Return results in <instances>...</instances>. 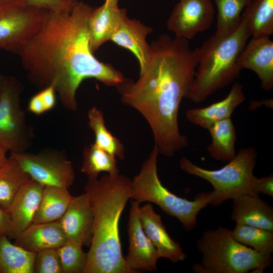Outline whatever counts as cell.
<instances>
[{
  "instance_id": "cell-1",
  "label": "cell",
  "mask_w": 273,
  "mask_h": 273,
  "mask_svg": "<svg viewBox=\"0 0 273 273\" xmlns=\"http://www.w3.org/2000/svg\"><path fill=\"white\" fill-rule=\"evenodd\" d=\"M93 8L77 2L69 12L48 11L39 29L18 53L29 81L41 89L54 85L65 109L78 108L81 82L96 79L116 86L125 77L111 64L98 60L89 45L88 20Z\"/></svg>"
},
{
  "instance_id": "cell-2",
  "label": "cell",
  "mask_w": 273,
  "mask_h": 273,
  "mask_svg": "<svg viewBox=\"0 0 273 273\" xmlns=\"http://www.w3.org/2000/svg\"><path fill=\"white\" fill-rule=\"evenodd\" d=\"M150 44L149 61L137 81L125 78L116 87L121 102L148 122L159 154L171 157L189 144L180 131L178 115L194 80L198 47L192 50L188 40L167 34Z\"/></svg>"
},
{
  "instance_id": "cell-3",
  "label": "cell",
  "mask_w": 273,
  "mask_h": 273,
  "mask_svg": "<svg viewBox=\"0 0 273 273\" xmlns=\"http://www.w3.org/2000/svg\"><path fill=\"white\" fill-rule=\"evenodd\" d=\"M131 180L119 173L88 180L84 191L89 197L94 221L93 239L84 273H136L127 265L119 234V221L130 199Z\"/></svg>"
},
{
  "instance_id": "cell-4",
  "label": "cell",
  "mask_w": 273,
  "mask_h": 273,
  "mask_svg": "<svg viewBox=\"0 0 273 273\" xmlns=\"http://www.w3.org/2000/svg\"><path fill=\"white\" fill-rule=\"evenodd\" d=\"M250 37L241 19L239 25L230 33H214L198 47L196 72L186 98L199 103L234 81L241 71L238 56Z\"/></svg>"
},
{
  "instance_id": "cell-5",
  "label": "cell",
  "mask_w": 273,
  "mask_h": 273,
  "mask_svg": "<svg viewBox=\"0 0 273 273\" xmlns=\"http://www.w3.org/2000/svg\"><path fill=\"white\" fill-rule=\"evenodd\" d=\"M202 254L200 263L192 267L197 273H245L270 266L271 256L261 254L235 240L225 227L204 231L196 243Z\"/></svg>"
},
{
  "instance_id": "cell-6",
  "label": "cell",
  "mask_w": 273,
  "mask_h": 273,
  "mask_svg": "<svg viewBox=\"0 0 273 273\" xmlns=\"http://www.w3.org/2000/svg\"><path fill=\"white\" fill-rule=\"evenodd\" d=\"M159 153L154 147L144 162L139 173L131 180L130 199L142 202L153 203L167 215L176 218L185 230L189 232L196 225L200 211L210 204L212 192H201L190 201L177 196L163 186L157 172Z\"/></svg>"
},
{
  "instance_id": "cell-7",
  "label": "cell",
  "mask_w": 273,
  "mask_h": 273,
  "mask_svg": "<svg viewBox=\"0 0 273 273\" xmlns=\"http://www.w3.org/2000/svg\"><path fill=\"white\" fill-rule=\"evenodd\" d=\"M257 156L256 149L250 147L240 149L232 160L219 169H204L185 157L181 158L179 166L186 173L203 178L212 186L210 204L217 206L241 195H258L253 187Z\"/></svg>"
},
{
  "instance_id": "cell-8",
  "label": "cell",
  "mask_w": 273,
  "mask_h": 273,
  "mask_svg": "<svg viewBox=\"0 0 273 273\" xmlns=\"http://www.w3.org/2000/svg\"><path fill=\"white\" fill-rule=\"evenodd\" d=\"M23 89L16 78L5 76L0 91V147L11 153L26 151L33 136L20 106Z\"/></svg>"
},
{
  "instance_id": "cell-9",
  "label": "cell",
  "mask_w": 273,
  "mask_h": 273,
  "mask_svg": "<svg viewBox=\"0 0 273 273\" xmlns=\"http://www.w3.org/2000/svg\"><path fill=\"white\" fill-rule=\"evenodd\" d=\"M48 11L19 3L0 5V49L18 54L40 27Z\"/></svg>"
},
{
  "instance_id": "cell-10",
  "label": "cell",
  "mask_w": 273,
  "mask_h": 273,
  "mask_svg": "<svg viewBox=\"0 0 273 273\" xmlns=\"http://www.w3.org/2000/svg\"><path fill=\"white\" fill-rule=\"evenodd\" d=\"M23 170L43 186H54L68 189L75 180L72 162L58 151H46L36 154L26 151L11 153Z\"/></svg>"
},
{
  "instance_id": "cell-11",
  "label": "cell",
  "mask_w": 273,
  "mask_h": 273,
  "mask_svg": "<svg viewBox=\"0 0 273 273\" xmlns=\"http://www.w3.org/2000/svg\"><path fill=\"white\" fill-rule=\"evenodd\" d=\"M214 14L211 0H180L167 20V27L176 37L190 39L210 27Z\"/></svg>"
},
{
  "instance_id": "cell-12",
  "label": "cell",
  "mask_w": 273,
  "mask_h": 273,
  "mask_svg": "<svg viewBox=\"0 0 273 273\" xmlns=\"http://www.w3.org/2000/svg\"><path fill=\"white\" fill-rule=\"evenodd\" d=\"M140 203L131 201L127 224L128 251L124 257L127 266L138 272V270L154 271L161 258L157 249L145 234L139 215Z\"/></svg>"
},
{
  "instance_id": "cell-13",
  "label": "cell",
  "mask_w": 273,
  "mask_h": 273,
  "mask_svg": "<svg viewBox=\"0 0 273 273\" xmlns=\"http://www.w3.org/2000/svg\"><path fill=\"white\" fill-rule=\"evenodd\" d=\"M68 241L90 247L94 214L87 194L72 196L64 214L58 219Z\"/></svg>"
},
{
  "instance_id": "cell-14",
  "label": "cell",
  "mask_w": 273,
  "mask_h": 273,
  "mask_svg": "<svg viewBox=\"0 0 273 273\" xmlns=\"http://www.w3.org/2000/svg\"><path fill=\"white\" fill-rule=\"evenodd\" d=\"M237 63L241 69L255 72L266 91L273 87V41L269 37H252L240 53Z\"/></svg>"
},
{
  "instance_id": "cell-15",
  "label": "cell",
  "mask_w": 273,
  "mask_h": 273,
  "mask_svg": "<svg viewBox=\"0 0 273 273\" xmlns=\"http://www.w3.org/2000/svg\"><path fill=\"white\" fill-rule=\"evenodd\" d=\"M139 215L145 234L160 257L168 259L173 263L187 258L180 244L169 236L161 216L155 212L150 203L140 206Z\"/></svg>"
},
{
  "instance_id": "cell-16",
  "label": "cell",
  "mask_w": 273,
  "mask_h": 273,
  "mask_svg": "<svg viewBox=\"0 0 273 273\" xmlns=\"http://www.w3.org/2000/svg\"><path fill=\"white\" fill-rule=\"evenodd\" d=\"M153 29L139 20L130 19L126 14L121 19L110 40L127 49L135 56L140 65V73L145 69L151 56L147 36Z\"/></svg>"
},
{
  "instance_id": "cell-17",
  "label": "cell",
  "mask_w": 273,
  "mask_h": 273,
  "mask_svg": "<svg viewBox=\"0 0 273 273\" xmlns=\"http://www.w3.org/2000/svg\"><path fill=\"white\" fill-rule=\"evenodd\" d=\"M43 187L30 178L18 190L8 211L12 223L9 238L15 239L32 222Z\"/></svg>"
},
{
  "instance_id": "cell-18",
  "label": "cell",
  "mask_w": 273,
  "mask_h": 273,
  "mask_svg": "<svg viewBox=\"0 0 273 273\" xmlns=\"http://www.w3.org/2000/svg\"><path fill=\"white\" fill-rule=\"evenodd\" d=\"M14 244L33 253L58 248L68 241L58 220L43 223H31L14 239Z\"/></svg>"
},
{
  "instance_id": "cell-19",
  "label": "cell",
  "mask_w": 273,
  "mask_h": 273,
  "mask_svg": "<svg viewBox=\"0 0 273 273\" xmlns=\"http://www.w3.org/2000/svg\"><path fill=\"white\" fill-rule=\"evenodd\" d=\"M245 99L243 85L235 81L224 99L206 107L187 110L186 118L190 122L208 130L215 123L231 118L235 110Z\"/></svg>"
},
{
  "instance_id": "cell-20",
  "label": "cell",
  "mask_w": 273,
  "mask_h": 273,
  "mask_svg": "<svg viewBox=\"0 0 273 273\" xmlns=\"http://www.w3.org/2000/svg\"><path fill=\"white\" fill-rule=\"evenodd\" d=\"M232 200L233 221L273 231V208L259 195L243 194Z\"/></svg>"
},
{
  "instance_id": "cell-21",
  "label": "cell",
  "mask_w": 273,
  "mask_h": 273,
  "mask_svg": "<svg viewBox=\"0 0 273 273\" xmlns=\"http://www.w3.org/2000/svg\"><path fill=\"white\" fill-rule=\"evenodd\" d=\"M126 14L125 9L105 2L101 6L93 8L88 20V30L93 53L110 40L119 21Z\"/></svg>"
},
{
  "instance_id": "cell-22",
  "label": "cell",
  "mask_w": 273,
  "mask_h": 273,
  "mask_svg": "<svg viewBox=\"0 0 273 273\" xmlns=\"http://www.w3.org/2000/svg\"><path fill=\"white\" fill-rule=\"evenodd\" d=\"M72 197L67 188L44 186L32 223L49 222L58 220L65 213Z\"/></svg>"
},
{
  "instance_id": "cell-23",
  "label": "cell",
  "mask_w": 273,
  "mask_h": 273,
  "mask_svg": "<svg viewBox=\"0 0 273 273\" xmlns=\"http://www.w3.org/2000/svg\"><path fill=\"white\" fill-rule=\"evenodd\" d=\"M208 130L212 139L211 144L207 148L210 157L224 162L232 160L237 153V134L231 118L215 123Z\"/></svg>"
},
{
  "instance_id": "cell-24",
  "label": "cell",
  "mask_w": 273,
  "mask_h": 273,
  "mask_svg": "<svg viewBox=\"0 0 273 273\" xmlns=\"http://www.w3.org/2000/svg\"><path fill=\"white\" fill-rule=\"evenodd\" d=\"M241 19L252 37L273 34V0H253L244 10Z\"/></svg>"
},
{
  "instance_id": "cell-25",
  "label": "cell",
  "mask_w": 273,
  "mask_h": 273,
  "mask_svg": "<svg viewBox=\"0 0 273 273\" xmlns=\"http://www.w3.org/2000/svg\"><path fill=\"white\" fill-rule=\"evenodd\" d=\"M35 255L0 235V273H33Z\"/></svg>"
},
{
  "instance_id": "cell-26",
  "label": "cell",
  "mask_w": 273,
  "mask_h": 273,
  "mask_svg": "<svg viewBox=\"0 0 273 273\" xmlns=\"http://www.w3.org/2000/svg\"><path fill=\"white\" fill-rule=\"evenodd\" d=\"M30 178L14 159L8 157L0 165V207L8 212L18 190Z\"/></svg>"
},
{
  "instance_id": "cell-27",
  "label": "cell",
  "mask_w": 273,
  "mask_h": 273,
  "mask_svg": "<svg viewBox=\"0 0 273 273\" xmlns=\"http://www.w3.org/2000/svg\"><path fill=\"white\" fill-rule=\"evenodd\" d=\"M88 124L95 135L94 144L123 160L125 158L123 145L107 128L103 112L96 106L88 111Z\"/></svg>"
},
{
  "instance_id": "cell-28",
  "label": "cell",
  "mask_w": 273,
  "mask_h": 273,
  "mask_svg": "<svg viewBox=\"0 0 273 273\" xmlns=\"http://www.w3.org/2000/svg\"><path fill=\"white\" fill-rule=\"evenodd\" d=\"M82 157L81 170L87 176L88 180L97 179L102 172L109 174L119 173L116 157L94 144L84 147Z\"/></svg>"
},
{
  "instance_id": "cell-29",
  "label": "cell",
  "mask_w": 273,
  "mask_h": 273,
  "mask_svg": "<svg viewBox=\"0 0 273 273\" xmlns=\"http://www.w3.org/2000/svg\"><path fill=\"white\" fill-rule=\"evenodd\" d=\"M234 238L240 243L267 256L273 253V231L236 223L231 230Z\"/></svg>"
},
{
  "instance_id": "cell-30",
  "label": "cell",
  "mask_w": 273,
  "mask_h": 273,
  "mask_svg": "<svg viewBox=\"0 0 273 273\" xmlns=\"http://www.w3.org/2000/svg\"><path fill=\"white\" fill-rule=\"evenodd\" d=\"M217 9L216 30L217 35L230 33L239 25L242 14L253 0H211Z\"/></svg>"
},
{
  "instance_id": "cell-31",
  "label": "cell",
  "mask_w": 273,
  "mask_h": 273,
  "mask_svg": "<svg viewBox=\"0 0 273 273\" xmlns=\"http://www.w3.org/2000/svg\"><path fill=\"white\" fill-rule=\"evenodd\" d=\"M82 246L68 241L58 248L63 273H84L88 260V254Z\"/></svg>"
},
{
  "instance_id": "cell-32",
  "label": "cell",
  "mask_w": 273,
  "mask_h": 273,
  "mask_svg": "<svg viewBox=\"0 0 273 273\" xmlns=\"http://www.w3.org/2000/svg\"><path fill=\"white\" fill-rule=\"evenodd\" d=\"M63 273L58 248H51L36 253L33 273Z\"/></svg>"
},
{
  "instance_id": "cell-33",
  "label": "cell",
  "mask_w": 273,
  "mask_h": 273,
  "mask_svg": "<svg viewBox=\"0 0 273 273\" xmlns=\"http://www.w3.org/2000/svg\"><path fill=\"white\" fill-rule=\"evenodd\" d=\"M19 3L55 13L70 12L76 0H2V3Z\"/></svg>"
},
{
  "instance_id": "cell-34",
  "label": "cell",
  "mask_w": 273,
  "mask_h": 273,
  "mask_svg": "<svg viewBox=\"0 0 273 273\" xmlns=\"http://www.w3.org/2000/svg\"><path fill=\"white\" fill-rule=\"evenodd\" d=\"M253 187L255 192L258 195L263 194L273 197V174L261 178L255 177Z\"/></svg>"
},
{
  "instance_id": "cell-35",
  "label": "cell",
  "mask_w": 273,
  "mask_h": 273,
  "mask_svg": "<svg viewBox=\"0 0 273 273\" xmlns=\"http://www.w3.org/2000/svg\"><path fill=\"white\" fill-rule=\"evenodd\" d=\"M56 91L54 85H51L38 93L46 112L54 108L56 103Z\"/></svg>"
},
{
  "instance_id": "cell-36",
  "label": "cell",
  "mask_w": 273,
  "mask_h": 273,
  "mask_svg": "<svg viewBox=\"0 0 273 273\" xmlns=\"http://www.w3.org/2000/svg\"><path fill=\"white\" fill-rule=\"evenodd\" d=\"M12 230V223L8 212L0 207V235H8Z\"/></svg>"
},
{
  "instance_id": "cell-37",
  "label": "cell",
  "mask_w": 273,
  "mask_h": 273,
  "mask_svg": "<svg viewBox=\"0 0 273 273\" xmlns=\"http://www.w3.org/2000/svg\"><path fill=\"white\" fill-rule=\"evenodd\" d=\"M27 109L30 112L36 115H39L46 112L38 94L34 95L31 98L28 104Z\"/></svg>"
},
{
  "instance_id": "cell-38",
  "label": "cell",
  "mask_w": 273,
  "mask_h": 273,
  "mask_svg": "<svg viewBox=\"0 0 273 273\" xmlns=\"http://www.w3.org/2000/svg\"><path fill=\"white\" fill-rule=\"evenodd\" d=\"M8 151L0 147V165L5 163L8 160L7 156Z\"/></svg>"
},
{
  "instance_id": "cell-39",
  "label": "cell",
  "mask_w": 273,
  "mask_h": 273,
  "mask_svg": "<svg viewBox=\"0 0 273 273\" xmlns=\"http://www.w3.org/2000/svg\"><path fill=\"white\" fill-rule=\"evenodd\" d=\"M4 78H5V76H4L3 75L0 73V91L2 89V86L3 84Z\"/></svg>"
},
{
  "instance_id": "cell-40",
  "label": "cell",
  "mask_w": 273,
  "mask_h": 273,
  "mask_svg": "<svg viewBox=\"0 0 273 273\" xmlns=\"http://www.w3.org/2000/svg\"><path fill=\"white\" fill-rule=\"evenodd\" d=\"M119 0H105V2L111 3L113 5H118Z\"/></svg>"
},
{
  "instance_id": "cell-41",
  "label": "cell",
  "mask_w": 273,
  "mask_h": 273,
  "mask_svg": "<svg viewBox=\"0 0 273 273\" xmlns=\"http://www.w3.org/2000/svg\"><path fill=\"white\" fill-rule=\"evenodd\" d=\"M2 3V0H0V5Z\"/></svg>"
}]
</instances>
